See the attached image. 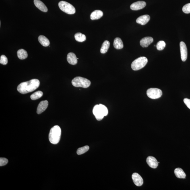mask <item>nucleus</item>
Here are the masks:
<instances>
[{"mask_svg": "<svg viewBox=\"0 0 190 190\" xmlns=\"http://www.w3.org/2000/svg\"><path fill=\"white\" fill-rule=\"evenodd\" d=\"M146 5V3L144 1H139L133 3L130 6V9L133 10H139L143 9Z\"/></svg>", "mask_w": 190, "mask_h": 190, "instance_id": "obj_9", "label": "nucleus"}, {"mask_svg": "<svg viewBox=\"0 0 190 190\" xmlns=\"http://www.w3.org/2000/svg\"><path fill=\"white\" fill-rule=\"evenodd\" d=\"M43 95V93L41 91H37L30 96V98L32 100H36L40 98Z\"/></svg>", "mask_w": 190, "mask_h": 190, "instance_id": "obj_24", "label": "nucleus"}, {"mask_svg": "<svg viewBox=\"0 0 190 190\" xmlns=\"http://www.w3.org/2000/svg\"><path fill=\"white\" fill-rule=\"evenodd\" d=\"M93 112L96 118L99 121L101 120L105 116L99 105H97L94 106Z\"/></svg>", "mask_w": 190, "mask_h": 190, "instance_id": "obj_7", "label": "nucleus"}, {"mask_svg": "<svg viewBox=\"0 0 190 190\" xmlns=\"http://www.w3.org/2000/svg\"><path fill=\"white\" fill-rule=\"evenodd\" d=\"M147 94L149 98L154 99L160 98L162 95V92L159 89L150 88L147 89Z\"/></svg>", "mask_w": 190, "mask_h": 190, "instance_id": "obj_6", "label": "nucleus"}, {"mask_svg": "<svg viewBox=\"0 0 190 190\" xmlns=\"http://www.w3.org/2000/svg\"><path fill=\"white\" fill-rule=\"evenodd\" d=\"M184 103L187 107L190 109V99L187 98H185L183 100Z\"/></svg>", "mask_w": 190, "mask_h": 190, "instance_id": "obj_31", "label": "nucleus"}, {"mask_svg": "<svg viewBox=\"0 0 190 190\" xmlns=\"http://www.w3.org/2000/svg\"><path fill=\"white\" fill-rule=\"evenodd\" d=\"M34 3L39 10L44 12L48 11V9L45 4L40 0H34Z\"/></svg>", "mask_w": 190, "mask_h": 190, "instance_id": "obj_16", "label": "nucleus"}, {"mask_svg": "<svg viewBox=\"0 0 190 190\" xmlns=\"http://www.w3.org/2000/svg\"><path fill=\"white\" fill-rule=\"evenodd\" d=\"M59 6L61 10L70 15L74 14L76 12L75 7L66 1H60L59 3Z\"/></svg>", "mask_w": 190, "mask_h": 190, "instance_id": "obj_5", "label": "nucleus"}, {"mask_svg": "<svg viewBox=\"0 0 190 190\" xmlns=\"http://www.w3.org/2000/svg\"><path fill=\"white\" fill-rule=\"evenodd\" d=\"M103 12L100 10L94 11L91 14L90 18L92 20H98L103 17Z\"/></svg>", "mask_w": 190, "mask_h": 190, "instance_id": "obj_17", "label": "nucleus"}, {"mask_svg": "<svg viewBox=\"0 0 190 190\" xmlns=\"http://www.w3.org/2000/svg\"><path fill=\"white\" fill-rule=\"evenodd\" d=\"M67 60L69 64L72 65H75L78 62L76 55L73 53H69L67 55Z\"/></svg>", "mask_w": 190, "mask_h": 190, "instance_id": "obj_15", "label": "nucleus"}, {"mask_svg": "<svg viewBox=\"0 0 190 190\" xmlns=\"http://www.w3.org/2000/svg\"><path fill=\"white\" fill-rule=\"evenodd\" d=\"M40 85V82L38 79H33L20 83L17 87V89L20 93L26 94L34 91Z\"/></svg>", "mask_w": 190, "mask_h": 190, "instance_id": "obj_1", "label": "nucleus"}, {"mask_svg": "<svg viewBox=\"0 0 190 190\" xmlns=\"http://www.w3.org/2000/svg\"><path fill=\"white\" fill-rule=\"evenodd\" d=\"M72 85L75 87L87 88L90 86L91 81L87 78L78 76L74 78L72 81Z\"/></svg>", "mask_w": 190, "mask_h": 190, "instance_id": "obj_3", "label": "nucleus"}, {"mask_svg": "<svg viewBox=\"0 0 190 190\" xmlns=\"http://www.w3.org/2000/svg\"><path fill=\"white\" fill-rule=\"evenodd\" d=\"M89 147L88 146H85L80 147L77 150V154L78 155L83 154L87 152L89 150Z\"/></svg>", "mask_w": 190, "mask_h": 190, "instance_id": "obj_25", "label": "nucleus"}, {"mask_svg": "<svg viewBox=\"0 0 190 190\" xmlns=\"http://www.w3.org/2000/svg\"><path fill=\"white\" fill-rule=\"evenodd\" d=\"M38 40L41 45L44 47H48L50 45L49 40L43 35H40L38 38Z\"/></svg>", "mask_w": 190, "mask_h": 190, "instance_id": "obj_20", "label": "nucleus"}, {"mask_svg": "<svg viewBox=\"0 0 190 190\" xmlns=\"http://www.w3.org/2000/svg\"><path fill=\"white\" fill-rule=\"evenodd\" d=\"M75 40L78 42H83L86 40V37L84 34L80 32L77 33L74 36Z\"/></svg>", "mask_w": 190, "mask_h": 190, "instance_id": "obj_23", "label": "nucleus"}, {"mask_svg": "<svg viewBox=\"0 0 190 190\" xmlns=\"http://www.w3.org/2000/svg\"><path fill=\"white\" fill-rule=\"evenodd\" d=\"M99 105L101 107L102 110L103 111L104 116H107L108 114V111L107 108L104 106V105L100 104Z\"/></svg>", "mask_w": 190, "mask_h": 190, "instance_id": "obj_30", "label": "nucleus"}, {"mask_svg": "<svg viewBox=\"0 0 190 190\" xmlns=\"http://www.w3.org/2000/svg\"><path fill=\"white\" fill-rule=\"evenodd\" d=\"M147 59L145 57H141L135 60L131 64L132 69L133 70H138L144 68L147 63Z\"/></svg>", "mask_w": 190, "mask_h": 190, "instance_id": "obj_4", "label": "nucleus"}, {"mask_svg": "<svg viewBox=\"0 0 190 190\" xmlns=\"http://www.w3.org/2000/svg\"><path fill=\"white\" fill-rule=\"evenodd\" d=\"M166 45V43L164 41H160L157 43L156 47L158 51H162L165 47Z\"/></svg>", "mask_w": 190, "mask_h": 190, "instance_id": "obj_26", "label": "nucleus"}, {"mask_svg": "<svg viewBox=\"0 0 190 190\" xmlns=\"http://www.w3.org/2000/svg\"><path fill=\"white\" fill-rule=\"evenodd\" d=\"M8 162V160L5 158H0V166L6 165Z\"/></svg>", "mask_w": 190, "mask_h": 190, "instance_id": "obj_29", "label": "nucleus"}, {"mask_svg": "<svg viewBox=\"0 0 190 190\" xmlns=\"http://www.w3.org/2000/svg\"><path fill=\"white\" fill-rule=\"evenodd\" d=\"M176 176L177 178L179 179H185L186 177V174L184 172L183 170L180 168H177L174 170Z\"/></svg>", "mask_w": 190, "mask_h": 190, "instance_id": "obj_19", "label": "nucleus"}, {"mask_svg": "<svg viewBox=\"0 0 190 190\" xmlns=\"http://www.w3.org/2000/svg\"><path fill=\"white\" fill-rule=\"evenodd\" d=\"M132 177L135 185L137 186H142L143 183V179L137 173H134L133 174Z\"/></svg>", "mask_w": 190, "mask_h": 190, "instance_id": "obj_10", "label": "nucleus"}, {"mask_svg": "<svg viewBox=\"0 0 190 190\" xmlns=\"http://www.w3.org/2000/svg\"><path fill=\"white\" fill-rule=\"evenodd\" d=\"M110 46V43L109 41H105L102 44L101 49H100V52L102 54H105L108 51Z\"/></svg>", "mask_w": 190, "mask_h": 190, "instance_id": "obj_22", "label": "nucleus"}, {"mask_svg": "<svg viewBox=\"0 0 190 190\" xmlns=\"http://www.w3.org/2000/svg\"><path fill=\"white\" fill-rule=\"evenodd\" d=\"M181 56L182 61L185 62L187 58L188 52L186 45L183 42H181L180 44Z\"/></svg>", "mask_w": 190, "mask_h": 190, "instance_id": "obj_8", "label": "nucleus"}, {"mask_svg": "<svg viewBox=\"0 0 190 190\" xmlns=\"http://www.w3.org/2000/svg\"><path fill=\"white\" fill-rule=\"evenodd\" d=\"M153 39L152 37H146L141 39L140 43L142 47H147L149 45L153 43Z\"/></svg>", "mask_w": 190, "mask_h": 190, "instance_id": "obj_13", "label": "nucleus"}, {"mask_svg": "<svg viewBox=\"0 0 190 190\" xmlns=\"http://www.w3.org/2000/svg\"><path fill=\"white\" fill-rule=\"evenodd\" d=\"M7 57L4 55H2L0 58V63L3 65H6L7 64Z\"/></svg>", "mask_w": 190, "mask_h": 190, "instance_id": "obj_28", "label": "nucleus"}, {"mask_svg": "<svg viewBox=\"0 0 190 190\" xmlns=\"http://www.w3.org/2000/svg\"><path fill=\"white\" fill-rule=\"evenodd\" d=\"M150 20V16L149 15H144L141 16L137 18L136 22L138 24L142 25L147 24Z\"/></svg>", "mask_w": 190, "mask_h": 190, "instance_id": "obj_14", "label": "nucleus"}, {"mask_svg": "<svg viewBox=\"0 0 190 190\" xmlns=\"http://www.w3.org/2000/svg\"><path fill=\"white\" fill-rule=\"evenodd\" d=\"M48 102L47 100H44L41 101L37 108V113L38 114H40L45 111L48 108Z\"/></svg>", "mask_w": 190, "mask_h": 190, "instance_id": "obj_11", "label": "nucleus"}, {"mask_svg": "<svg viewBox=\"0 0 190 190\" xmlns=\"http://www.w3.org/2000/svg\"><path fill=\"white\" fill-rule=\"evenodd\" d=\"M147 162L149 166L153 169L156 168L158 166V163L156 158L153 156L147 157Z\"/></svg>", "mask_w": 190, "mask_h": 190, "instance_id": "obj_12", "label": "nucleus"}, {"mask_svg": "<svg viewBox=\"0 0 190 190\" xmlns=\"http://www.w3.org/2000/svg\"><path fill=\"white\" fill-rule=\"evenodd\" d=\"M183 11L185 14L190 13V3L187 4L183 6Z\"/></svg>", "mask_w": 190, "mask_h": 190, "instance_id": "obj_27", "label": "nucleus"}, {"mask_svg": "<svg viewBox=\"0 0 190 190\" xmlns=\"http://www.w3.org/2000/svg\"><path fill=\"white\" fill-rule=\"evenodd\" d=\"M61 130L60 127L58 125L54 126L50 130L49 139L51 143L56 144L60 141Z\"/></svg>", "mask_w": 190, "mask_h": 190, "instance_id": "obj_2", "label": "nucleus"}, {"mask_svg": "<svg viewBox=\"0 0 190 190\" xmlns=\"http://www.w3.org/2000/svg\"><path fill=\"white\" fill-rule=\"evenodd\" d=\"M114 48L117 49H122L123 48V42L120 38L117 37L114 39Z\"/></svg>", "mask_w": 190, "mask_h": 190, "instance_id": "obj_18", "label": "nucleus"}, {"mask_svg": "<svg viewBox=\"0 0 190 190\" xmlns=\"http://www.w3.org/2000/svg\"><path fill=\"white\" fill-rule=\"evenodd\" d=\"M17 54L19 59L20 60L26 59L28 56L27 51L23 49L19 50L17 51Z\"/></svg>", "mask_w": 190, "mask_h": 190, "instance_id": "obj_21", "label": "nucleus"}]
</instances>
